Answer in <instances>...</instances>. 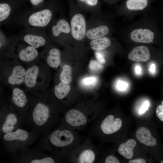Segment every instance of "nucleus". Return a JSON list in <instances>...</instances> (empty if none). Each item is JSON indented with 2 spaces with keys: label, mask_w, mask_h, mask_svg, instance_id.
<instances>
[{
  "label": "nucleus",
  "mask_w": 163,
  "mask_h": 163,
  "mask_svg": "<svg viewBox=\"0 0 163 163\" xmlns=\"http://www.w3.org/2000/svg\"><path fill=\"white\" fill-rule=\"evenodd\" d=\"M29 93L30 103L26 122L31 130L42 137L59 122L61 111L54 95L47 89Z\"/></svg>",
  "instance_id": "f257e3e1"
},
{
  "label": "nucleus",
  "mask_w": 163,
  "mask_h": 163,
  "mask_svg": "<svg viewBox=\"0 0 163 163\" xmlns=\"http://www.w3.org/2000/svg\"><path fill=\"white\" fill-rule=\"evenodd\" d=\"M121 38L126 42L150 45L163 43L157 13L151 6L136 21L125 25Z\"/></svg>",
  "instance_id": "f03ea898"
},
{
  "label": "nucleus",
  "mask_w": 163,
  "mask_h": 163,
  "mask_svg": "<svg viewBox=\"0 0 163 163\" xmlns=\"http://www.w3.org/2000/svg\"><path fill=\"white\" fill-rule=\"evenodd\" d=\"M76 139L72 129L61 124L41 137L36 145L62 161L73 152Z\"/></svg>",
  "instance_id": "7ed1b4c3"
},
{
  "label": "nucleus",
  "mask_w": 163,
  "mask_h": 163,
  "mask_svg": "<svg viewBox=\"0 0 163 163\" xmlns=\"http://www.w3.org/2000/svg\"><path fill=\"white\" fill-rule=\"evenodd\" d=\"M24 85L29 92L42 91L47 89L49 82L48 66L33 62L28 64Z\"/></svg>",
  "instance_id": "20e7f679"
},
{
  "label": "nucleus",
  "mask_w": 163,
  "mask_h": 163,
  "mask_svg": "<svg viewBox=\"0 0 163 163\" xmlns=\"http://www.w3.org/2000/svg\"><path fill=\"white\" fill-rule=\"evenodd\" d=\"M39 137L32 130L29 131L19 128L0 136V139L5 149L10 154L29 147Z\"/></svg>",
  "instance_id": "39448f33"
},
{
  "label": "nucleus",
  "mask_w": 163,
  "mask_h": 163,
  "mask_svg": "<svg viewBox=\"0 0 163 163\" xmlns=\"http://www.w3.org/2000/svg\"><path fill=\"white\" fill-rule=\"evenodd\" d=\"M10 155L12 161L16 163H55L62 161L60 158L47 153L36 145L25 148Z\"/></svg>",
  "instance_id": "423d86ee"
},
{
  "label": "nucleus",
  "mask_w": 163,
  "mask_h": 163,
  "mask_svg": "<svg viewBox=\"0 0 163 163\" xmlns=\"http://www.w3.org/2000/svg\"><path fill=\"white\" fill-rule=\"evenodd\" d=\"M26 69L18 61L3 62L0 64V79L11 89L24 85Z\"/></svg>",
  "instance_id": "0eeeda50"
},
{
  "label": "nucleus",
  "mask_w": 163,
  "mask_h": 163,
  "mask_svg": "<svg viewBox=\"0 0 163 163\" xmlns=\"http://www.w3.org/2000/svg\"><path fill=\"white\" fill-rule=\"evenodd\" d=\"M24 122L13 110L9 101L0 99V136L20 128Z\"/></svg>",
  "instance_id": "6e6552de"
},
{
  "label": "nucleus",
  "mask_w": 163,
  "mask_h": 163,
  "mask_svg": "<svg viewBox=\"0 0 163 163\" xmlns=\"http://www.w3.org/2000/svg\"><path fill=\"white\" fill-rule=\"evenodd\" d=\"M11 89V95L8 100L10 106L25 123L30 105L29 93L24 88L15 87Z\"/></svg>",
  "instance_id": "1a4fd4ad"
},
{
  "label": "nucleus",
  "mask_w": 163,
  "mask_h": 163,
  "mask_svg": "<svg viewBox=\"0 0 163 163\" xmlns=\"http://www.w3.org/2000/svg\"><path fill=\"white\" fill-rule=\"evenodd\" d=\"M155 0H123L118 8L116 15L132 21L142 14L151 6Z\"/></svg>",
  "instance_id": "9d476101"
},
{
  "label": "nucleus",
  "mask_w": 163,
  "mask_h": 163,
  "mask_svg": "<svg viewBox=\"0 0 163 163\" xmlns=\"http://www.w3.org/2000/svg\"><path fill=\"white\" fill-rule=\"evenodd\" d=\"M70 26L73 37L78 41L82 40L86 32V21L84 16L79 14L75 15L71 20Z\"/></svg>",
  "instance_id": "9b49d317"
},
{
  "label": "nucleus",
  "mask_w": 163,
  "mask_h": 163,
  "mask_svg": "<svg viewBox=\"0 0 163 163\" xmlns=\"http://www.w3.org/2000/svg\"><path fill=\"white\" fill-rule=\"evenodd\" d=\"M147 44H139L133 48L127 55L130 60L136 62H144L150 58L151 50Z\"/></svg>",
  "instance_id": "f8f14e48"
},
{
  "label": "nucleus",
  "mask_w": 163,
  "mask_h": 163,
  "mask_svg": "<svg viewBox=\"0 0 163 163\" xmlns=\"http://www.w3.org/2000/svg\"><path fill=\"white\" fill-rule=\"evenodd\" d=\"M122 124V121L120 118H114L113 115L110 114L106 117L101 121L100 128L104 134L110 135L119 130Z\"/></svg>",
  "instance_id": "ddd939ff"
},
{
  "label": "nucleus",
  "mask_w": 163,
  "mask_h": 163,
  "mask_svg": "<svg viewBox=\"0 0 163 163\" xmlns=\"http://www.w3.org/2000/svg\"><path fill=\"white\" fill-rule=\"evenodd\" d=\"M52 15L50 10L43 9L31 14L29 17L28 22L30 25L33 26L44 27L50 22Z\"/></svg>",
  "instance_id": "4468645a"
},
{
  "label": "nucleus",
  "mask_w": 163,
  "mask_h": 163,
  "mask_svg": "<svg viewBox=\"0 0 163 163\" xmlns=\"http://www.w3.org/2000/svg\"><path fill=\"white\" fill-rule=\"evenodd\" d=\"M137 139L142 143L149 146H153L157 144V140L152 135L149 130L145 127L139 128L136 133Z\"/></svg>",
  "instance_id": "2eb2a0df"
},
{
  "label": "nucleus",
  "mask_w": 163,
  "mask_h": 163,
  "mask_svg": "<svg viewBox=\"0 0 163 163\" xmlns=\"http://www.w3.org/2000/svg\"><path fill=\"white\" fill-rule=\"evenodd\" d=\"M38 55L36 49L30 45L21 49L18 53V57L21 62L29 64L34 62Z\"/></svg>",
  "instance_id": "dca6fc26"
},
{
  "label": "nucleus",
  "mask_w": 163,
  "mask_h": 163,
  "mask_svg": "<svg viewBox=\"0 0 163 163\" xmlns=\"http://www.w3.org/2000/svg\"><path fill=\"white\" fill-rule=\"evenodd\" d=\"M110 31L111 27L109 24L102 25L89 29L86 32L85 36L88 39L93 40L107 36Z\"/></svg>",
  "instance_id": "f3484780"
},
{
  "label": "nucleus",
  "mask_w": 163,
  "mask_h": 163,
  "mask_svg": "<svg viewBox=\"0 0 163 163\" xmlns=\"http://www.w3.org/2000/svg\"><path fill=\"white\" fill-rule=\"evenodd\" d=\"M61 53L57 48H53L50 49L46 59L47 65L52 68H57L61 63Z\"/></svg>",
  "instance_id": "a211bd4d"
},
{
  "label": "nucleus",
  "mask_w": 163,
  "mask_h": 163,
  "mask_svg": "<svg viewBox=\"0 0 163 163\" xmlns=\"http://www.w3.org/2000/svg\"><path fill=\"white\" fill-rule=\"evenodd\" d=\"M136 144V141L133 139L128 140L126 142L121 144L118 148L120 155L127 159H131L133 156V149Z\"/></svg>",
  "instance_id": "6ab92c4d"
},
{
  "label": "nucleus",
  "mask_w": 163,
  "mask_h": 163,
  "mask_svg": "<svg viewBox=\"0 0 163 163\" xmlns=\"http://www.w3.org/2000/svg\"><path fill=\"white\" fill-rule=\"evenodd\" d=\"M95 152L92 149L87 148L82 150L79 153L75 159L79 163H92L95 161Z\"/></svg>",
  "instance_id": "aec40b11"
},
{
  "label": "nucleus",
  "mask_w": 163,
  "mask_h": 163,
  "mask_svg": "<svg viewBox=\"0 0 163 163\" xmlns=\"http://www.w3.org/2000/svg\"><path fill=\"white\" fill-rule=\"evenodd\" d=\"M112 40L107 36L92 40L90 43L91 48L95 51H101L105 50L111 45Z\"/></svg>",
  "instance_id": "412c9836"
},
{
  "label": "nucleus",
  "mask_w": 163,
  "mask_h": 163,
  "mask_svg": "<svg viewBox=\"0 0 163 163\" xmlns=\"http://www.w3.org/2000/svg\"><path fill=\"white\" fill-rule=\"evenodd\" d=\"M71 89L70 86L69 84L60 82L54 87V96L57 100L62 101L67 97Z\"/></svg>",
  "instance_id": "4be33fe9"
},
{
  "label": "nucleus",
  "mask_w": 163,
  "mask_h": 163,
  "mask_svg": "<svg viewBox=\"0 0 163 163\" xmlns=\"http://www.w3.org/2000/svg\"><path fill=\"white\" fill-rule=\"evenodd\" d=\"M24 40L26 43L36 49L44 46L46 43L45 39L43 37L31 34L26 35Z\"/></svg>",
  "instance_id": "5701e85b"
},
{
  "label": "nucleus",
  "mask_w": 163,
  "mask_h": 163,
  "mask_svg": "<svg viewBox=\"0 0 163 163\" xmlns=\"http://www.w3.org/2000/svg\"><path fill=\"white\" fill-rule=\"evenodd\" d=\"M71 31V27L68 22L64 19L59 20L52 28V34L55 37L58 36L62 33H69Z\"/></svg>",
  "instance_id": "b1692460"
},
{
  "label": "nucleus",
  "mask_w": 163,
  "mask_h": 163,
  "mask_svg": "<svg viewBox=\"0 0 163 163\" xmlns=\"http://www.w3.org/2000/svg\"><path fill=\"white\" fill-rule=\"evenodd\" d=\"M59 79L62 82L69 84L72 81V69L71 67L67 64L64 65L59 75Z\"/></svg>",
  "instance_id": "393cba45"
},
{
  "label": "nucleus",
  "mask_w": 163,
  "mask_h": 163,
  "mask_svg": "<svg viewBox=\"0 0 163 163\" xmlns=\"http://www.w3.org/2000/svg\"><path fill=\"white\" fill-rule=\"evenodd\" d=\"M11 8L7 3L0 4V21L2 22L5 20L9 15Z\"/></svg>",
  "instance_id": "a878e982"
},
{
  "label": "nucleus",
  "mask_w": 163,
  "mask_h": 163,
  "mask_svg": "<svg viewBox=\"0 0 163 163\" xmlns=\"http://www.w3.org/2000/svg\"><path fill=\"white\" fill-rule=\"evenodd\" d=\"M89 67L92 72H97L103 69V66L98 61L92 60L90 61Z\"/></svg>",
  "instance_id": "bb28decb"
},
{
  "label": "nucleus",
  "mask_w": 163,
  "mask_h": 163,
  "mask_svg": "<svg viewBox=\"0 0 163 163\" xmlns=\"http://www.w3.org/2000/svg\"><path fill=\"white\" fill-rule=\"evenodd\" d=\"M97 81V78L96 77H90L84 78L83 81V83L85 85L90 86L95 85Z\"/></svg>",
  "instance_id": "cd10ccee"
},
{
  "label": "nucleus",
  "mask_w": 163,
  "mask_h": 163,
  "mask_svg": "<svg viewBox=\"0 0 163 163\" xmlns=\"http://www.w3.org/2000/svg\"><path fill=\"white\" fill-rule=\"evenodd\" d=\"M156 113L158 118L163 122V101H162L161 104L157 107Z\"/></svg>",
  "instance_id": "c85d7f7f"
},
{
  "label": "nucleus",
  "mask_w": 163,
  "mask_h": 163,
  "mask_svg": "<svg viewBox=\"0 0 163 163\" xmlns=\"http://www.w3.org/2000/svg\"><path fill=\"white\" fill-rule=\"evenodd\" d=\"M105 163H120L119 160L113 155H110L107 156L105 160Z\"/></svg>",
  "instance_id": "c756f323"
},
{
  "label": "nucleus",
  "mask_w": 163,
  "mask_h": 163,
  "mask_svg": "<svg viewBox=\"0 0 163 163\" xmlns=\"http://www.w3.org/2000/svg\"><path fill=\"white\" fill-rule=\"evenodd\" d=\"M95 57L97 61L101 64H104L106 62V60L104 55L101 53L96 52L95 54Z\"/></svg>",
  "instance_id": "7c9ffc66"
},
{
  "label": "nucleus",
  "mask_w": 163,
  "mask_h": 163,
  "mask_svg": "<svg viewBox=\"0 0 163 163\" xmlns=\"http://www.w3.org/2000/svg\"><path fill=\"white\" fill-rule=\"evenodd\" d=\"M128 85L124 81L119 80L118 81L117 87L118 90L120 91H124L126 89Z\"/></svg>",
  "instance_id": "2f4dec72"
},
{
  "label": "nucleus",
  "mask_w": 163,
  "mask_h": 163,
  "mask_svg": "<svg viewBox=\"0 0 163 163\" xmlns=\"http://www.w3.org/2000/svg\"><path fill=\"white\" fill-rule=\"evenodd\" d=\"M149 106V103L148 101H145L140 108L139 113L140 114L144 113L146 110H148Z\"/></svg>",
  "instance_id": "473e14b6"
},
{
  "label": "nucleus",
  "mask_w": 163,
  "mask_h": 163,
  "mask_svg": "<svg viewBox=\"0 0 163 163\" xmlns=\"http://www.w3.org/2000/svg\"><path fill=\"white\" fill-rule=\"evenodd\" d=\"M81 1L85 2L88 5L91 6L96 5L98 2V0H79Z\"/></svg>",
  "instance_id": "72a5a7b5"
},
{
  "label": "nucleus",
  "mask_w": 163,
  "mask_h": 163,
  "mask_svg": "<svg viewBox=\"0 0 163 163\" xmlns=\"http://www.w3.org/2000/svg\"><path fill=\"white\" fill-rule=\"evenodd\" d=\"M129 163H145V160L143 159H137L130 160L129 161Z\"/></svg>",
  "instance_id": "f704fd0d"
},
{
  "label": "nucleus",
  "mask_w": 163,
  "mask_h": 163,
  "mask_svg": "<svg viewBox=\"0 0 163 163\" xmlns=\"http://www.w3.org/2000/svg\"><path fill=\"white\" fill-rule=\"evenodd\" d=\"M31 3L34 5H37L41 2L43 0H30Z\"/></svg>",
  "instance_id": "c9c22d12"
},
{
  "label": "nucleus",
  "mask_w": 163,
  "mask_h": 163,
  "mask_svg": "<svg viewBox=\"0 0 163 163\" xmlns=\"http://www.w3.org/2000/svg\"><path fill=\"white\" fill-rule=\"evenodd\" d=\"M142 69L139 66H137L135 68V71L137 74H140L141 72Z\"/></svg>",
  "instance_id": "e433bc0d"
},
{
  "label": "nucleus",
  "mask_w": 163,
  "mask_h": 163,
  "mask_svg": "<svg viewBox=\"0 0 163 163\" xmlns=\"http://www.w3.org/2000/svg\"><path fill=\"white\" fill-rule=\"evenodd\" d=\"M155 66L154 64H152L150 66L149 71L152 72H155Z\"/></svg>",
  "instance_id": "4c0bfd02"
},
{
  "label": "nucleus",
  "mask_w": 163,
  "mask_h": 163,
  "mask_svg": "<svg viewBox=\"0 0 163 163\" xmlns=\"http://www.w3.org/2000/svg\"><path fill=\"white\" fill-rule=\"evenodd\" d=\"M161 163H163V160L161 161L160 162Z\"/></svg>",
  "instance_id": "58836bf2"
},
{
  "label": "nucleus",
  "mask_w": 163,
  "mask_h": 163,
  "mask_svg": "<svg viewBox=\"0 0 163 163\" xmlns=\"http://www.w3.org/2000/svg\"><path fill=\"white\" fill-rule=\"evenodd\" d=\"M117 0V1H118V0Z\"/></svg>",
  "instance_id": "ea45409f"
}]
</instances>
